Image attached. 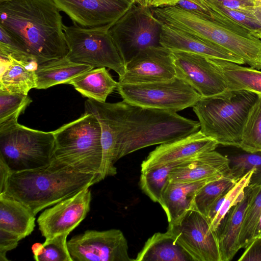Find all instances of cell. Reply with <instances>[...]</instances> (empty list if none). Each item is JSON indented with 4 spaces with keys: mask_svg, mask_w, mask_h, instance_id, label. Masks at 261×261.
Instances as JSON below:
<instances>
[{
    "mask_svg": "<svg viewBox=\"0 0 261 261\" xmlns=\"http://www.w3.org/2000/svg\"><path fill=\"white\" fill-rule=\"evenodd\" d=\"M245 249L239 261H261V238H254Z\"/></svg>",
    "mask_w": 261,
    "mask_h": 261,
    "instance_id": "ab89813d",
    "label": "cell"
},
{
    "mask_svg": "<svg viewBox=\"0 0 261 261\" xmlns=\"http://www.w3.org/2000/svg\"><path fill=\"white\" fill-rule=\"evenodd\" d=\"M37 67L10 57H1L0 90L28 95L31 89L36 88Z\"/></svg>",
    "mask_w": 261,
    "mask_h": 261,
    "instance_id": "cb8c5ba5",
    "label": "cell"
},
{
    "mask_svg": "<svg viewBox=\"0 0 261 261\" xmlns=\"http://www.w3.org/2000/svg\"><path fill=\"white\" fill-rule=\"evenodd\" d=\"M94 68L73 62L66 56L39 64L35 70L37 89H46L55 85L66 84L81 73Z\"/></svg>",
    "mask_w": 261,
    "mask_h": 261,
    "instance_id": "603a6c76",
    "label": "cell"
},
{
    "mask_svg": "<svg viewBox=\"0 0 261 261\" xmlns=\"http://www.w3.org/2000/svg\"><path fill=\"white\" fill-rule=\"evenodd\" d=\"M130 1L132 2H136V3H139L140 4H142L143 5V1L142 0H130Z\"/></svg>",
    "mask_w": 261,
    "mask_h": 261,
    "instance_id": "7dc6e473",
    "label": "cell"
},
{
    "mask_svg": "<svg viewBox=\"0 0 261 261\" xmlns=\"http://www.w3.org/2000/svg\"><path fill=\"white\" fill-rule=\"evenodd\" d=\"M224 176H231L229 160L227 156L213 150L202 153L174 168L169 173L168 180L190 183Z\"/></svg>",
    "mask_w": 261,
    "mask_h": 261,
    "instance_id": "d6986e66",
    "label": "cell"
},
{
    "mask_svg": "<svg viewBox=\"0 0 261 261\" xmlns=\"http://www.w3.org/2000/svg\"><path fill=\"white\" fill-rule=\"evenodd\" d=\"M121 126L118 160L140 149L171 142L198 131L199 121L170 111L115 103Z\"/></svg>",
    "mask_w": 261,
    "mask_h": 261,
    "instance_id": "3957f363",
    "label": "cell"
},
{
    "mask_svg": "<svg viewBox=\"0 0 261 261\" xmlns=\"http://www.w3.org/2000/svg\"><path fill=\"white\" fill-rule=\"evenodd\" d=\"M214 180L216 179L190 183L167 180L159 203L166 214L168 223L174 222L190 210L197 191L205 184Z\"/></svg>",
    "mask_w": 261,
    "mask_h": 261,
    "instance_id": "7402d4cb",
    "label": "cell"
},
{
    "mask_svg": "<svg viewBox=\"0 0 261 261\" xmlns=\"http://www.w3.org/2000/svg\"><path fill=\"white\" fill-rule=\"evenodd\" d=\"M75 24L84 28L111 26L135 3L130 0H53Z\"/></svg>",
    "mask_w": 261,
    "mask_h": 261,
    "instance_id": "9a60e30c",
    "label": "cell"
},
{
    "mask_svg": "<svg viewBox=\"0 0 261 261\" xmlns=\"http://www.w3.org/2000/svg\"><path fill=\"white\" fill-rule=\"evenodd\" d=\"M222 6L229 9L244 12H251L256 6L254 0H214Z\"/></svg>",
    "mask_w": 261,
    "mask_h": 261,
    "instance_id": "b9f144b4",
    "label": "cell"
},
{
    "mask_svg": "<svg viewBox=\"0 0 261 261\" xmlns=\"http://www.w3.org/2000/svg\"><path fill=\"white\" fill-rule=\"evenodd\" d=\"M261 214V184L250 201L246 211L240 232L241 248H245L254 239L255 229Z\"/></svg>",
    "mask_w": 261,
    "mask_h": 261,
    "instance_id": "836d02e7",
    "label": "cell"
},
{
    "mask_svg": "<svg viewBox=\"0 0 261 261\" xmlns=\"http://www.w3.org/2000/svg\"><path fill=\"white\" fill-rule=\"evenodd\" d=\"M177 6L184 9L207 15L212 18V10L203 0H180Z\"/></svg>",
    "mask_w": 261,
    "mask_h": 261,
    "instance_id": "60d3db41",
    "label": "cell"
},
{
    "mask_svg": "<svg viewBox=\"0 0 261 261\" xmlns=\"http://www.w3.org/2000/svg\"><path fill=\"white\" fill-rule=\"evenodd\" d=\"M65 233L50 239H45L42 243H36L32 246L34 258L37 261H72Z\"/></svg>",
    "mask_w": 261,
    "mask_h": 261,
    "instance_id": "4dcf8cb0",
    "label": "cell"
},
{
    "mask_svg": "<svg viewBox=\"0 0 261 261\" xmlns=\"http://www.w3.org/2000/svg\"><path fill=\"white\" fill-rule=\"evenodd\" d=\"M66 84L72 85L83 96L99 102H106L109 95L117 89L115 81L106 67L84 72Z\"/></svg>",
    "mask_w": 261,
    "mask_h": 261,
    "instance_id": "83f0119b",
    "label": "cell"
},
{
    "mask_svg": "<svg viewBox=\"0 0 261 261\" xmlns=\"http://www.w3.org/2000/svg\"><path fill=\"white\" fill-rule=\"evenodd\" d=\"M176 76L172 51L162 46L139 52L125 64V72L118 82L138 84L168 81Z\"/></svg>",
    "mask_w": 261,
    "mask_h": 261,
    "instance_id": "2e32d148",
    "label": "cell"
},
{
    "mask_svg": "<svg viewBox=\"0 0 261 261\" xmlns=\"http://www.w3.org/2000/svg\"><path fill=\"white\" fill-rule=\"evenodd\" d=\"M111 26L84 28L77 24L64 25V31L71 61L95 67H107L121 76L124 63L110 34Z\"/></svg>",
    "mask_w": 261,
    "mask_h": 261,
    "instance_id": "ba28073f",
    "label": "cell"
},
{
    "mask_svg": "<svg viewBox=\"0 0 261 261\" xmlns=\"http://www.w3.org/2000/svg\"><path fill=\"white\" fill-rule=\"evenodd\" d=\"M236 182L231 176H224L207 183L195 194L190 209L196 210L206 217L213 203L228 192Z\"/></svg>",
    "mask_w": 261,
    "mask_h": 261,
    "instance_id": "f1b7e54d",
    "label": "cell"
},
{
    "mask_svg": "<svg viewBox=\"0 0 261 261\" xmlns=\"http://www.w3.org/2000/svg\"><path fill=\"white\" fill-rule=\"evenodd\" d=\"M22 238L14 233L0 228V261L9 260L7 252L15 249Z\"/></svg>",
    "mask_w": 261,
    "mask_h": 261,
    "instance_id": "f35d334b",
    "label": "cell"
},
{
    "mask_svg": "<svg viewBox=\"0 0 261 261\" xmlns=\"http://www.w3.org/2000/svg\"><path fill=\"white\" fill-rule=\"evenodd\" d=\"M135 261H194L168 230L156 232L145 242Z\"/></svg>",
    "mask_w": 261,
    "mask_h": 261,
    "instance_id": "d4e9b609",
    "label": "cell"
},
{
    "mask_svg": "<svg viewBox=\"0 0 261 261\" xmlns=\"http://www.w3.org/2000/svg\"><path fill=\"white\" fill-rule=\"evenodd\" d=\"M55 147L53 132H43L19 124L17 119L0 123V158L11 172L48 165Z\"/></svg>",
    "mask_w": 261,
    "mask_h": 261,
    "instance_id": "52a82bcc",
    "label": "cell"
},
{
    "mask_svg": "<svg viewBox=\"0 0 261 261\" xmlns=\"http://www.w3.org/2000/svg\"><path fill=\"white\" fill-rule=\"evenodd\" d=\"M167 230L194 261H221L216 232L199 212L188 210L176 221L169 223Z\"/></svg>",
    "mask_w": 261,
    "mask_h": 261,
    "instance_id": "8fae6325",
    "label": "cell"
},
{
    "mask_svg": "<svg viewBox=\"0 0 261 261\" xmlns=\"http://www.w3.org/2000/svg\"><path fill=\"white\" fill-rule=\"evenodd\" d=\"M208 58L222 74L229 91L246 90L261 96V71L224 60Z\"/></svg>",
    "mask_w": 261,
    "mask_h": 261,
    "instance_id": "4316f807",
    "label": "cell"
},
{
    "mask_svg": "<svg viewBox=\"0 0 261 261\" xmlns=\"http://www.w3.org/2000/svg\"><path fill=\"white\" fill-rule=\"evenodd\" d=\"M212 10L223 14L249 30L254 36L261 33V24L250 12L227 8L214 0H203Z\"/></svg>",
    "mask_w": 261,
    "mask_h": 261,
    "instance_id": "74e56055",
    "label": "cell"
},
{
    "mask_svg": "<svg viewBox=\"0 0 261 261\" xmlns=\"http://www.w3.org/2000/svg\"><path fill=\"white\" fill-rule=\"evenodd\" d=\"M154 13L163 23L218 45L261 70V39L242 25L224 24L177 5L157 8Z\"/></svg>",
    "mask_w": 261,
    "mask_h": 261,
    "instance_id": "277c9868",
    "label": "cell"
},
{
    "mask_svg": "<svg viewBox=\"0 0 261 261\" xmlns=\"http://www.w3.org/2000/svg\"><path fill=\"white\" fill-rule=\"evenodd\" d=\"M8 1V0H0V3L3 2H5V1Z\"/></svg>",
    "mask_w": 261,
    "mask_h": 261,
    "instance_id": "f907efd6",
    "label": "cell"
},
{
    "mask_svg": "<svg viewBox=\"0 0 261 261\" xmlns=\"http://www.w3.org/2000/svg\"><path fill=\"white\" fill-rule=\"evenodd\" d=\"M180 0H142L143 5L147 7L156 8L176 6Z\"/></svg>",
    "mask_w": 261,
    "mask_h": 261,
    "instance_id": "7bdbcfd3",
    "label": "cell"
},
{
    "mask_svg": "<svg viewBox=\"0 0 261 261\" xmlns=\"http://www.w3.org/2000/svg\"><path fill=\"white\" fill-rule=\"evenodd\" d=\"M230 176L237 182L251 171H254L249 185L261 184V152L241 153L228 157Z\"/></svg>",
    "mask_w": 261,
    "mask_h": 261,
    "instance_id": "1f68e13d",
    "label": "cell"
},
{
    "mask_svg": "<svg viewBox=\"0 0 261 261\" xmlns=\"http://www.w3.org/2000/svg\"><path fill=\"white\" fill-rule=\"evenodd\" d=\"M72 261H135L127 240L118 229L87 230L67 241Z\"/></svg>",
    "mask_w": 261,
    "mask_h": 261,
    "instance_id": "7c38bea8",
    "label": "cell"
},
{
    "mask_svg": "<svg viewBox=\"0 0 261 261\" xmlns=\"http://www.w3.org/2000/svg\"><path fill=\"white\" fill-rule=\"evenodd\" d=\"M32 102L28 95L0 90V123L17 119Z\"/></svg>",
    "mask_w": 261,
    "mask_h": 261,
    "instance_id": "e575fe53",
    "label": "cell"
},
{
    "mask_svg": "<svg viewBox=\"0 0 261 261\" xmlns=\"http://www.w3.org/2000/svg\"><path fill=\"white\" fill-rule=\"evenodd\" d=\"M53 133V157L81 172L98 174L100 178L102 159L101 129L93 114L85 112Z\"/></svg>",
    "mask_w": 261,
    "mask_h": 261,
    "instance_id": "8992f818",
    "label": "cell"
},
{
    "mask_svg": "<svg viewBox=\"0 0 261 261\" xmlns=\"http://www.w3.org/2000/svg\"><path fill=\"white\" fill-rule=\"evenodd\" d=\"M261 238V214L258 218V220L255 229L254 238Z\"/></svg>",
    "mask_w": 261,
    "mask_h": 261,
    "instance_id": "bcb514c9",
    "label": "cell"
},
{
    "mask_svg": "<svg viewBox=\"0 0 261 261\" xmlns=\"http://www.w3.org/2000/svg\"><path fill=\"white\" fill-rule=\"evenodd\" d=\"M160 44L171 51L194 53L211 58L226 60L240 65L244 61L227 50L194 35L163 23Z\"/></svg>",
    "mask_w": 261,
    "mask_h": 261,
    "instance_id": "ffe728a7",
    "label": "cell"
},
{
    "mask_svg": "<svg viewBox=\"0 0 261 261\" xmlns=\"http://www.w3.org/2000/svg\"><path fill=\"white\" fill-rule=\"evenodd\" d=\"M257 188L258 185L246 187L243 199L229 210L216 231L221 261L232 260L241 249L239 238L244 215Z\"/></svg>",
    "mask_w": 261,
    "mask_h": 261,
    "instance_id": "44dd1931",
    "label": "cell"
},
{
    "mask_svg": "<svg viewBox=\"0 0 261 261\" xmlns=\"http://www.w3.org/2000/svg\"><path fill=\"white\" fill-rule=\"evenodd\" d=\"M85 112L93 114L100 126L102 148L101 181L117 174L114 165L118 161L121 126L114 103L99 102L88 98L85 102Z\"/></svg>",
    "mask_w": 261,
    "mask_h": 261,
    "instance_id": "e0dca14e",
    "label": "cell"
},
{
    "mask_svg": "<svg viewBox=\"0 0 261 261\" xmlns=\"http://www.w3.org/2000/svg\"><path fill=\"white\" fill-rule=\"evenodd\" d=\"M116 90L123 100L131 105L175 112L192 107L201 97L190 85L176 76L149 83L118 82Z\"/></svg>",
    "mask_w": 261,
    "mask_h": 261,
    "instance_id": "30bf717a",
    "label": "cell"
},
{
    "mask_svg": "<svg viewBox=\"0 0 261 261\" xmlns=\"http://www.w3.org/2000/svg\"><path fill=\"white\" fill-rule=\"evenodd\" d=\"M163 24L151 8L135 2L112 25L110 32L125 65L141 51L161 46Z\"/></svg>",
    "mask_w": 261,
    "mask_h": 261,
    "instance_id": "9c48e42d",
    "label": "cell"
},
{
    "mask_svg": "<svg viewBox=\"0 0 261 261\" xmlns=\"http://www.w3.org/2000/svg\"><path fill=\"white\" fill-rule=\"evenodd\" d=\"M218 143L200 129L182 138L161 144L151 151L141 165L144 172L168 164L188 160L202 153L215 150Z\"/></svg>",
    "mask_w": 261,
    "mask_h": 261,
    "instance_id": "ac0fdd59",
    "label": "cell"
},
{
    "mask_svg": "<svg viewBox=\"0 0 261 261\" xmlns=\"http://www.w3.org/2000/svg\"><path fill=\"white\" fill-rule=\"evenodd\" d=\"M60 12L53 0H8L0 3V27L24 46L38 65L68 54Z\"/></svg>",
    "mask_w": 261,
    "mask_h": 261,
    "instance_id": "6da1fadb",
    "label": "cell"
},
{
    "mask_svg": "<svg viewBox=\"0 0 261 261\" xmlns=\"http://www.w3.org/2000/svg\"><path fill=\"white\" fill-rule=\"evenodd\" d=\"M182 162L174 163L141 172L139 184L142 191L151 200L159 202L169 173L174 168Z\"/></svg>",
    "mask_w": 261,
    "mask_h": 261,
    "instance_id": "d6a6232c",
    "label": "cell"
},
{
    "mask_svg": "<svg viewBox=\"0 0 261 261\" xmlns=\"http://www.w3.org/2000/svg\"><path fill=\"white\" fill-rule=\"evenodd\" d=\"M253 173V170L247 173L227 192L221 208L210 223L211 228L215 232L229 210L239 203L244 198L245 189L249 185Z\"/></svg>",
    "mask_w": 261,
    "mask_h": 261,
    "instance_id": "d590c367",
    "label": "cell"
},
{
    "mask_svg": "<svg viewBox=\"0 0 261 261\" xmlns=\"http://www.w3.org/2000/svg\"><path fill=\"white\" fill-rule=\"evenodd\" d=\"M0 55L10 57L25 64L38 66L34 58L13 36L0 27Z\"/></svg>",
    "mask_w": 261,
    "mask_h": 261,
    "instance_id": "8d00e7d4",
    "label": "cell"
},
{
    "mask_svg": "<svg viewBox=\"0 0 261 261\" xmlns=\"http://www.w3.org/2000/svg\"><path fill=\"white\" fill-rule=\"evenodd\" d=\"M256 6H261V3H257Z\"/></svg>",
    "mask_w": 261,
    "mask_h": 261,
    "instance_id": "681fc988",
    "label": "cell"
},
{
    "mask_svg": "<svg viewBox=\"0 0 261 261\" xmlns=\"http://www.w3.org/2000/svg\"><path fill=\"white\" fill-rule=\"evenodd\" d=\"M172 51L176 76L188 83L201 97H225L231 94L222 74L207 57Z\"/></svg>",
    "mask_w": 261,
    "mask_h": 261,
    "instance_id": "4fadbf2b",
    "label": "cell"
},
{
    "mask_svg": "<svg viewBox=\"0 0 261 261\" xmlns=\"http://www.w3.org/2000/svg\"><path fill=\"white\" fill-rule=\"evenodd\" d=\"M256 2V5L257 3H261V0H254Z\"/></svg>",
    "mask_w": 261,
    "mask_h": 261,
    "instance_id": "c3c4849f",
    "label": "cell"
},
{
    "mask_svg": "<svg viewBox=\"0 0 261 261\" xmlns=\"http://www.w3.org/2000/svg\"><path fill=\"white\" fill-rule=\"evenodd\" d=\"M100 181L99 175L81 172L52 156L45 166L11 172L3 194L19 201L36 216Z\"/></svg>",
    "mask_w": 261,
    "mask_h": 261,
    "instance_id": "7a4b0ae2",
    "label": "cell"
},
{
    "mask_svg": "<svg viewBox=\"0 0 261 261\" xmlns=\"http://www.w3.org/2000/svg\"><path fill=\"white\" fill-rule=\"evenodd\" d=\"M250 12L261 24V6L254 7ZM255 36L261 39V33L257 34Z\"/></svg>",
    "mask_w": 261,
    "mask_h": 261,
    "instance_id": "f6af8a7d",
    "label": "cell"
},
{
    "mask_svg": "<svg viewBox=\"0 0 261 261\" xmlns=\"http://www.w3.org/2000/svg\"><path fill=\"white\" fill-rule=\"evenodd\" d=\"M89 188L45 209L37 219L39 229L45 239L69 234L86 218L90 210Z\"/></svg>",
    "mask_w": 261,
    "mask_h": 261,
    "instance_id": "5bb4252c",
    "label": "cell"
},
{
    "mask_svg": "<svg viewBox=\"0 0 261 261\" xmlns=\"http://www.w3.org/2000/svg\"><path fill=\"white\" fill-rule=\"evenodd\" d=\"M35 216L22 203L5 194H0V228L22 239L35 227Z\"/></svg>",
    "mask_w": 261,
    "mask_h": 261,
    "instance_id": "484cf974",
    "label": "cell"
},
{
    "mask_svg": "<svg viewBox=\"0 0 261 261\" xmlns=\"http://www.w3.org/2000/svg\"><path fill=\"white\" fill-rule=\"evenodd\" d=\"M11 170L6 163L0 158V194L4 193Z\"/></svg>",
    "mask_w": 261,
    "mask_h": 261,
    "instance_id": "ee69618b",
    "label": "cell"
},
{
    "mask_svg": "<svg viewBox=\"0 0 261 261\" xmlns=\"http://www.w3.org/2000/svg\"><path fill=\"white\" fill-rule=\"evenodd\" d=\"M257 98L246 90L231 91L225 97H201L192 107L200 130L219 145L239 148L245 121Z\"/></svg>",
    "mask_w": 261,
    "mask_h": 261,
    "instance_id": "5b68a950",
    "label": "cell"
},
{
    "mask_svg": "<svg viewBox=\"0 0 261 261\" xmlns=\"http://www.w3.org/2000/svg\"><path fill=\"white\" fill-rule=\"evenodd\" d=\"M239 148L246 152H261V96L252 106L245 121Z\"/></svg>",
    "mask_w": 261,
    "mask_h": 261,
    "instance_id": "f546056e",
    "label": "cell"
}]
</instances>
